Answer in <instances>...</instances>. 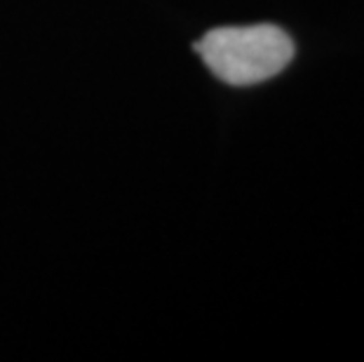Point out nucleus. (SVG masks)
<instances>
[{
  "mask_svg": "<svg viewBox=\"0 0 364 362\" xmlns=\"http://www.w3.org/2000/svg\"><path fill=\"white\" fill-rule=\"evenodd\" d=\"M207 68L233 87H250L275 78L294 59V41L275 24L221 26L193 43Z\"/></svg>",
  "mask_w": 364,
  "mask_h": 362,
  "instance_id": "nucleus-1",
  "label": "nucleus"
}]
</instances>
